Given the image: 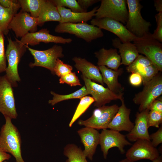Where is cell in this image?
<instances>
[{
  "mask_svg": "<svg viewBox=\"0 0 162 162\" xmlns=\"http://www.w3.org/2000/svg\"><path fill=\"white\" fill-rule=\"evenodd\" d=\"M151 143L154 147H157L162 142V126H161L155 132L149 135Z\"/></svg>",
  "mask_w": 162,
  "mask_h": 162,
  "instance_id": "cell-39",
  "label": "cell"
},
{
  "mask_svg": "<svg viewBox=\"0 0 162 162\" xmlns=\"http://www.w3.org/2000/svg\"><path fill=\"white\" fill-rule=\"evenodd\" d=\"M13 87L5 75L0 76V112L11 119L18 116Z\"/></svg>",
  "mask_w": 162,
  "mask_h": 162,
  "instance_id": "cell-10",
  "label": "cell"
},
{
  "mask_svg": "<svg viewBox=\"0 0 162 162\" xmlns=\"http://www.w3.org/2000/svg\"><path fill=\"white\" fill-rule=\"evenodd\" d=\"M19 41L23 45L34 46L39 44L40 42L68 44L72 40L70 38L53 35L50 33V31L47 28H42L38 32L28 33Z\"/></svg>",
  "mask_w": 162,
  "mask_h": 162,
  "instance_id": "cell-16",
  "label": "cell"
},
{
  "mask_svg": "<svg viewBox=\"0 0 162 162\" xmlns=\"http://www.w3.org/2000/svg\"><path fill=\"white\" fill-rule=\"evenodd\" d=\"M162 94V75L159 72L152 80L144 85L142 91L135 94L133 101L139 105L141 112L148 109L152 102Z\"/></svg>",
  "mask_w": 162,
  "mask_h": 162,
  "instance_id": "cell-5",
  "label": "cell"
},
{
  "mask_svg": "<svg viewBox=\"0 0 162 162\" xmlns=\"http://www.w3.org/2000/svg\"><path fill=\"white\" fill-rule=\"evenodd\" d=\"M74 115L70 122L69 126L71 127L73 123L82 115L93 103L94 99L90 96H85L81 98Z\"/></svg>",
  "mask_w": 162,
  "mask_h": 162,
  "instance_id": "cell-30",
  "label": "cell"
},
{
  "mask_svg": "<svg viewBox=\"0 0 162 162\" xmlns=\"http://www.w3.org/2000/svg\"><path fill=\"white\" fill-rule=\"evenodd\" d=\"M3 162H8L7 161L5 160V161H4Z\"/></svg>",
  "mask_w": 162,
  "mask_h": 162,
  "instance_id": "cell-48",
  "label": "cell"
},
{
  "mask_svg": "<svg viewBox=\"0 0 162 162\" xmlns=\"http://www.w3.org/2000/svg\"><path fill=\"white\" fill-rule=\"evenodd\" d=\"M72 70L71 66L64 63L59 58L57 59L54 69V74L60 77L71 72Z\"/></svg>",
  "mask_w": 162,
  "mask_h": 162,
  "instance_id": "cell-34",
  "label": "cell"
},
{
  "mask_svg": "<svg viewBox=\"0 0 162 162\" xmlns=\"http://www.w3.org/2000/svg\"><path fill=\"white\" fill-rule=\"evenodd\" d=\"M157 28L152 34L153 37L160 42H162V12L155 15Z\"/></svg>",
  "mask_w": 162,
  "mask_h": 162,
  "instance_id": "cell-38",
  "label": "cell"
},
{
  "mask_svg": "<svg viewBox=\"0 0 162 162\" xmlns=\"http://www.w3.org/2000/svg\"><path fill=\"white\" fill-rule=\"evenodd\" d=\"M50 1L56 6L67 7L71 10L76 13L87 12V10L83 9L76 0H53Z\"/></svg>",
  "mask_w": 162,
  "mask_h": 162,
  "instance_id": "cell-32",
  "label": "cell"
},
{
  "mask_svg": "<svg viewBox=\"0 0 162 162\" xmlns=\"http://www.w3.org/2000/svg\"><path fill=\"white\" fill-rule=\"evenodd\" d=\"M101 150L104 159H106L109 150L117 147L122 154L125 153L124 146L131 145L126 139V136L119 132L112 130L103 129L100 135Z\"/></svg>",
  "mask_w": 162,
  "mask_h": 162,
  "instance_id": "cell-13",
  "label": "cell"
},
{
  "mask_svg": "<svg viewBox=\"0 0 162 162\" xmlns=\"http://www.w3.org/2000/svg\"><path fill=\"white\" fill-rule=\"evenodd\" d=\"M118 108V106L116 104L98 107L94 110L91 117L86 120H79L78 124L97 130L106 129Z\"/></svg>",
  "mask_w": 162,
  "mask_h": 162,
  "instance_id": "cell-9",
  "label": "cell"
},
{
  "mask_svg": "<svg viewBox=\"0 0 162 162\" xmlns=\"http://www.w3.org/2000/svg\"><path fill=\"white\" fill-rule=\"evenodd\" d=\"M81 76L84 82L88 94L92 95L94 100L95 106L99 107L112 100L119 99L121 100L123 98V95L116 94L108 88H106L82 75Z\"/></svg>",
  "mask_w": 162,
  "mask_h": 162,
  "instance_id": "cell-11",
  "label": "cell"
},
{
  "mask_svg": "<svg viewBox=\"0 0 162 162\" xmlns=\"http://www.w3.org/2000/svg\"><path fill=\"white\" fill-rule=\"evenodd\" d=\"M98 59V66H105L114 70H117L121 64L120 55L116 49H106L104 48L94 53Z\"/></svg>",
  "mask_w": 162,
  "mask_h": 162,
  "instance_id": "cell-22",
  "label": "cell"
},
{
  "mask_svg": "<svg viewBox=\"0 0 162 162\" xmlns=\"http://www.w3.org/2000/svg\"><path fill=\"white\" fill-rule=\"evenodd\" d=\"M118 162H132L128 159L127 158H125L124 159H123L121 161H120Z\"/></svg>",
  "mask_w": 162,
  "mask_h": 162,
  "instance_id": "cell-47",
  "label": "cell"
},
{
  "mask_svg": "<svg viewBox=\"0 0 162 162\" xmlns=\"http://www.w3.org/2000/svg\"><path fill=\"white\" fill-rule=\"evenodd\" d=\"M98 67L101 73L103 82L106 84L108 88L116 94L123 95L124 88L118 82V78L123 73V69L120 68L115 70L105 66Z\"/></svg>",
  "mask_w": 162,
  "mask_h": 162,
  "instance_id": "cell-20",
  "label": "cell"
},
{
  "mask_svg": "<svg viewBox=\"0 0 162 162\" xmlns=\"http://www.w3.org/2000/svg\"><path fill=\"white\" fill-rule=\"evenodd\" d=\"M21 10L29 13L33 17L37 18L41 6L45 1L44 0H19Z\"/></svg>",
  "mask_w": 162,
  "mask_h": 162,
  "instance_id": "cell-28",
  "label": "cell"
},
{
  "mask_svg": "<svg viewBox=\"0 0 162 162\" xmlns=\"http://www.w3.org/2000/svg\"><path fill=\"white\" fill-rule=\"evenodd\" d=\"M127 4L125 0H102L94 16L98 19L110 18L126 24L128 16Z\"/></svg>",
  "mask_w": 162,
  "mask_h": 162,
  "instance_id": "cell-7",
  "label": "cell"
},
{
  "mask_svg": "<svg viewBox=\"0 0 162 162\" xmlns=\"http://www.w3.org/2000/svg\"><path fill=\"white\" fill-rule=\"evenodd\" d=\"M112 43L114 47L119 50L121 64L130 65L140 55L135 46L131 42L122 43L116 38L112 40Z\"/></svg>",
  "mask_w": 162,
  "mask_h": 162,
  "instance_id": "cell-23",
  "label": "cell"
},
{
  "mask_svg": "<svg viewBox=\"0 0 162 162\" xmlns=\"http://www.w3.org/2000/svg\"><path fill=\"white\" fill-rule=\"evenodd\" d=\"M5 124L0 133V149L11 154L16 162H25L21 154V139L17 128L12 123L11 119L4 117Z\"/></svg>",
  "mask_w": 162,
  "mask_h": 162,
  "instance_id": "cell-1",
  "label": "cell"
},
{
  "mask_svg": "<svg viewBox=\"0 0 162 162\" xmlns=\"http://www.w3.org/2000/svg\"><path fill=\"white\" fill-rule=\"evenodd\" d=\"M18 10L6 8L0 5V32L7 35L8 33V26Z\"/></svg>",
  "mask_w": 162,
  "mask_h": 162,
  "instance_id": "cell-27",
  "label": "cell"
},
{
  "mask_svg": "<svg viewBox=\"0 0 162 162\" xmlns=\"http://www.w3.org/2000/svg\"><path fill=\"white\" fill-rule=\"evenodd\" d=\"M51 94L53 95L52 99L49 100L48 103L52 106L61 101L72 99L79 98L80 99L82 97L88 95L85 86L77 91L71 94L66 95H61L51 91Z\"/></svg>",
  "mask_w": 162,
  "mask_h": 162,
  "instance_id": "cell-29",
  "label": "cell"
},
{
  "mask_svg": "<svg viewBox=\"0 0 162 162\" xmlns=\"http://www.w3.org/2000/svg\"><path fill=\"white\" fill-rule=\"evenodd\" d=\"M152 162H162V158L161 156H159L156 159L152 161Z\"/></svg>",
  "mask_w": 162,
  "mask_h": 162,
  "instance_id": "cell-46",
  "label": "cell"
},
{
  "mask_svg": "<svg viewBox=\"0 0 162 162\" xmlns=\"http://www.w3.org/2000/svg\"><path fill=\"white\" fill-rule=\"evenodd\" d=\"M63 154L68 158L65 162H88L82 150L75 144L67 145L64 148Z\"/></svg>",
  "mask_w": 162,
  "mask_h": 162,
  "instance_id": "cell-26",
  "label": "cell"
},
{
  "mask_svg": "<svg viewBox=\"0 0 162 162\" xmlns=\"http://www.w3.org/2000/svg\"><path fill=\"white\" fill-rule=\"evenodd\" d=\"M152 64V62L146 56L139 55L131 64L126 67V69L129 72L139 73L146 67Z\"/></svg>",
  "mask_w": 162,
  "mask_h": 162,
  "instance_id": "cell-31",
  "label": "cell"
},
{
  "mask_svg": "<svg viewBox=\"0 0 162 162\" xmlns=\"http://www.w3.org/2000/svg\"><path fill=\"white\" fill-rule=\"evenodd\" d=\"M59 82L60 84L65 83L71 86H82L75 73L72 72L60 77Z\"/></svg>",
  "mask_w": 162,
  "mask_h": 162,
  "instance_id": "cell-36",
  "label": "cell"
},
{
  "mask_svg": "<svg viewBox=\"0 0 162 162\" xmlns=\"http://www.w3.org/2000/svg\"><path fill=\"white\" fill-rule=\"evenodd\" d=\"M139 53L144 55L157 68L162 71V45L154 39L149 32L141 38H137L133 41Z\"/></svg>",
  "mask_w": 162,
  "mask_h": 162,
  "instance_id": "cell-4",
  "label": "cell"
},
{
  "mask_svg": "<svg viewBox=\"0 0 162 162\" xmlns=\"http://www.w3.org/2000/svg\"><path fill=\"white\" fill-rule=\"evenodd\" d=\"M148 110L162 113V99H156L154 100L151 104Z\"/></svg>",
  "mask_w": 162,
  "mask_h": 162,
  "instance_id": "cell-42",
  "label": "cell"
},
{
  "mask_svg": "<svg viewBox=\"0 0 162 162\" xmlns=\"http://www.w3.org/2000/svg\"><path fill=\"white\" fill-rule=\"evenodd\" d=\"M128 16L125 26L128 30L137 38H141L148 33L150 22L142 17L141 11L143 6L139 0H127Z\"/></svg>",
  "mask_w": 162,
  "mask_h": 162,
  "instance_id": "cell-3",
  "label": "cell"
},
{
  "mask_svg": "<svg viewBox=\"0 0 162 162\" xmlns=\"http://www.w3.org/2000/svg\"><path fill=\"white\" fill-rule=\"evenodd\" d=\"M58 33H68L73 34L87 42L103 37L104 33L99 28L86 22L78 23H59L55 28Z\"/></svg>",
  "mask_w": 162,
  "mask_h": 162,
  "instance_id": "cell-6",
  "label": "cell"
},
{
  "mask_svg": "<svg viewBox=\"0 0 162 162\" xmlns=\"http://www.w3.org/2000/svg\"><path fill=\"white\" fill-rule=\"evenodd\" d=\"M11 158V156L10 154L0 149V162H3L8 160Z\"/></svg>",
  "mask_w": 162,
  "mask_h": 162,
  "instance_id": "cell-44",
  "label": "cell"
},
{
  "mask_svg": "<svg viewBox=\"0 0 162 162\" xmlns=\"http://www.w3.org/2000/svg\"><path fill=\"white\" fill-rule=\"evenodd\" d=\"M149 111V110L147 109L136 113L134 127L126 135L130 141L136 142L140 140H150L147 124Z\"/></svg>",
  "mask_w": 162,
  "mask_h": 162,
  "instance_id": "cell-18",
  "label": "cell"
},
{
  "mask_svg": "<svg viewBox=\"0 0 162 162\" xmlns=\"http://www.w3.org/2000/svg\"><path fill=\"white\" fill-rule=\"evenodd\" d=\"M90 22L92 25L114 34L122 43L133 41L137 38L128 30L123 24L113 19L107 18H95L92 19Z\"/></svg>",
  "mask_w": 162,
  "mask_h": 162,
  "instance_id": "cell-14",
  "label": "cell"
},
{
  "mask_svg": "<svg viewBox=\"0 0 162 162\" xmlns=\"http://www.w3.org/2000/svg\"><path fill=\"white\" fill-rule=\"evenodd\" d=\"M162 123V113L149 110L147 118V124L148 128L154 127L159 128Z\"/></svg>",
  "mask_w": 162,
  "mask_h": 162,
  "instance_id": "cell-35",
  "label": "cell"
},
{
  "mask_svg": "<svg viewBox=\"0 0 162 162\" xmlns=\"http://www.w3.org/2000/svg\"><path fill=\"white\" fill-rule=\"evenodd\" d=\"M61 17V23L70 22L78 23L86 22L94 16L98 7L94 8L91 11L86 12L76 13L70 9L63 7H56Z\"/></svg>",
  "mask_w": 162,
  "mask_h": 162,
  "instance_id": "cell-24",
  "label": "cell"
},
{
  "mask_svg": "<svg viewBox=\"0 0 162 162\" xmlns=\"http://www.w3.org/2000/svg\"><path fill=\"white\" fill-rule=\"evenodd\" d=\"M157 68L153 64L147 67L138 73L141 76L143 86L152 80L159 72Z\"/></svg>",
  "mask_w": 162,
  "mask_h": 162,
  "instance_id": "cell-33",
  "label": "cell"
},
{
  "mask_svg": "<svg viewBox=\"0 0 162 162\" xmlns=\"http://www.w3.org/2000/svg\"><path fill=\"white\" fill-rule=\"evenodd\" d=\"M0 5L6 8H13L19 10L20 6L18 0H0Z\"/></svg>",
  "mask_w": 162,
  "mask_h": 162,
  "instance_id": "cell-41",
  "label": "cell"
},
{
  "mask_svg": "<svg viewBox=\"0 0 162 162\" xmlns=\"http://www.w3.org/2000/svg\"><path fill=\"white\" fill-rule=\"evenodd\" d=\"M38 25L41 26L46 22L61 21V17L57 7L50 1L45 0L38 17Z\"/></svg>",
  "mask_w": 162,
  "mask_h": 162,
  "instance_id": "cell-25",
  "label": "cell"
},
{
  "mask_svg": "<svg viewBox=\"0 0 162 162\" xmlns=\"http://www.w3.org/2000/svg\"><path fill=\"white\" fill-rule=\"evenodd\" d=\"M26 45L34 60V62L30 63L29 67L32 68L36 66L44 67L54 74V69L57 59L64 57L62 47L55 45L47 50H39L31 48L28 45Z\"/></svg>",
  "mask_w": 162,
  "mask_h": 162,
  "instance_id": "cell-8",
  "label": "cell"
},
{
  "mask_svg": "<svg viewBox=\"0 0 162 162\" xmlns=\"http://www.w3.org/2000/svg\"><path fill=\"white\" fill-rule=\"evenodd\" d=\"M75 63L74 67L82 74V75L93 82L104 85L102 77L98 66L88 61L84 58L76 56L72 58Z\"/></svg>",
  "mask_w": 162,
  "mask_h": 162,
  "instance_id": "cell-21",
  "label": "cell"
},
{
  "mask_svg": "<svg viewBox=\"0 0 162 162\" xmlns=\"http://www.w3.org/2000/svg\"><path fill=\"white\" fill-rule=\"evenodd\" d=\"M122 104L112 121L107 128L118 132L125 131H130L134 124L130 120V110L128 108L125 104L124 98L121 100Z\"/></svg>",
  "mask_w": 162,
  "mask_h": 162,
  "instance_id": "cell-19",
  "label": "cell"
},
{
  "mask_svg": "<svg viewBox=\"0 0 162 162\" xmlns=\"http://www.w3.org/2000/svg\"><path fill=\"white\" fill-rule=\"evenodd\" d=\"M15 39L14 41L10 38H8V44L5 51L8 65L5 75L13 87L17 86V82L21 80L18 71V66L27 48L26 45H22L19 40Z\"/></svg>",
  "mask_w": 162,
  "mask_h": 162,
  "instance_id": "cell-2",
  "label": "cell"
},
{
  "mask_svg": "<svg viewBox=\"0 0 162 162\" xmlns=\"http://www.w3.org/2000/svg\"><path fill=\"white\" fill-rule=\"evenodd\" d=\"M38 26L37 18L21 10L14 16L8 29H11L14 32L17 38H21L28 32H36Z\"/></svg>",
  "mask_w": 162,
  "mask_h": 162,
  "instance_id": "cell-12",
  "label": "cell"
},
{
  "mask_svg": "<svg viewBox=\"0 0 162 162\" xmlns=\"http://www.w3.org/2000/svg\"><path fill=\"white\" fill-rule=\"evenodd\" d=\"M4 35L2 33L0 32V73L5 72L7 67Z\"/></svg>",
  "mask_w": 162,
  "mask_h": 162,
  "instance_id": "cell-37",
  "label": "cell"
},
{
  "mask_svg": "<svg viewBox=\"0 0 162 162\" xmlns=\"http://www.w3.org/2000/svg\"><path fill=\"white\" fill-rule=\"evenodd\" d=\"M125 155L126 158L132 162L144 159L152 161L160 156L158 151L152 146L151 141L145 140L136 141Z\"/></svg>",
  "mask_w": 162,
  "mask_h": 162,
  "instance_id": "cell-15",
  "label": "cell"
},
{
  "mask_svg": "<svg viewBox=\"0 0 162 162\" xmlns=\"http://www.w3.org/2000/svg\"><path fill=\"white\" fill-rule=\"evenodd\" d=\"M77 133L84 146V150L82 151L84 154L92 160L99 144L100 134L96 129L87 127L79 129Z\"/></svg>",
  "mask_w": 162,
  "mask_h": 162,
  "instance_id": "cell-17",
  "label": "cell"
},
{
  "mask_svg": "<svg viewBox=\"0 0 162 162\" xmlns=\"http://www.w3.org/2000/svg\"><path fill=\"white\" fill-rule=\"evenodd\" d=\"M129 77L130 83L132 86H137L142 83V77L137 72H133Z\"/></svg>",
  "mask_w": 162,
  "mask_h": 162,
  "instance_id": "cell-40",
  "label": "cell"
},
{
  "mask_svg": "<svg viewBox=\"0 0 162 162\" xmlns=\"http://www.w3.org/2000/svg\"><path fill=\"white\" fill-rule=\"evenodd\" d=\"M154 6L156 10L158 13L162 12V0H154Z\"/></svg>",
  "mask_w": 162,
  "mask_h": 162,
  "instance_id": "cell-45",
  "label": "cell"
},
{
  "mask_svg": "<svg viewBox=\"0 0 162 162\" xmlns=\"http://www.w3.org/2000/svg\"><path fill=\"white\" fill-rule=\"evenodd\" d=\"M99 1L100 0H78L77 2L81 8L87 10L89 7Z\"/></svg>",
  "mask_w": 162,
  "mask_h": 162,
  "instance_id": "cell-43",
  "label": "cell"
}]
</instances>
